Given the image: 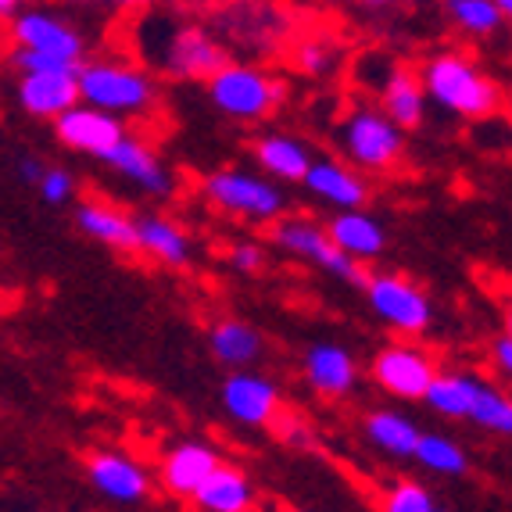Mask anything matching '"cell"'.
Masks as SVG:
<instances>
[{"mask_svg":"<svg viewBox=\"0 0 512 512\" xmlns=\"http://www.w3.org/2000/svg\"><path fill=\"white\" fill-rule=\"evenodd\" d=\"M208 351L219 366H230V373H240L262 359L265 341L248 319L222 316L208 326Z\"/></svg>","mask_w":512,"mask_h":512,"instance_id":"d4e9b609","label":"cell"},{"mask_svg":"<svg viewBox=\"0 0 512 512\" xmlns=\"http://www.w3.org/2000/svg\"><path fill=\"white\" fill-rule=\"evenodd\" d=\"M437 359L416 341H394L384 344L369 362V376L384 394L398 402H423L430 384L437 380Z\"/></svg>","mask_w":512,"mask_h":512,"instance_id":"30bf717a","label":"cell"},{"mask_svg":"<svg viewBox=\"0 0 512 512\" xmlns=\"http://www.w3.org/2000/svg\"><path fill=\"white\" fill-rule=\"evenodd\" d=\"M201 197L215 212L258 222V226H273L287 215V194L273 180L244 169H212L201 180Z\"/></svg>","mask_w":512,"mask_h":512,"instance_id":"8992f818","label":"cell"},{"mask_svg":"<svg viewBox=\"0 0 512 512\" xmlns=\"http://www.w3.org/2000/svg\"><path fill=\"white\" fill-rule=\"evenodd\" d=\"M205 94L212 108L226 119L237 122H265L287 101V83L258 65L226 61L219 72L205 83Z\"/></svg>","mask_w":512,"mask_h":512,"instance_id":"5b68a950","label":"cell"},{"mask_svg":"<svg viewBox=\"0 0 512 512\" xmlns=\"http://www.w3.org/2000/svg\"><path fill=\"white\" fill-rule=\"evenodd\" d=\"M72 222H76L79 233H86L97 244H108L115 251H137V215L122 212L111 201L86 197L72 212Z\"/></svg>","mask_w":512,"mask_h":512,"instance_id":"603a6c76","label":"cell"},{"mask_svg":"<svg viewBox=\"0 0 512 512\" xmlns=\"http://www.w3.org/2000/svg\"><path fill=\"white\" fill-rule=\"evenodd\" d=\"M423 405L441 419H470L487 434L512 437V394L477 373H437Z\"/></svg>","mask_w":512,"mask_h":512,"instance_id":"7a4b0ae2","label":"cell"},{"mask_svg":"<svg viewBox=\"0 0 512 512\" xmlns=\"http://www.w3.org/2000/svg\"><path fill=\"white\" fill-rule=\"evenodd\" d=\"M380 512H444V509L437 505V498L430 495L423 484H416V480H398L394 487H387Z\"/></svg>","mask_w":512,"mask_h":512,"instance_id":"f546056e","label":"cell"},{"mask_svg":"<svg viewBox=\"0 0 512 512\" xmlns=\"http://www.w3.org/2000/svg\"><path fill=\"white\" fill-rule=\"evenodd\" d=\"M190 502L197 512H255L258 491L248 473L222 462L219 470L197 487V495Z\"/></svg>","mask_w":512,"mask_h":512,"instance_id":"484cf974","label":"cell"},{"mask_svg":"<svg viewBox=\"0 0 512 512\" xmlns=\"http://www.w3.org/2000/svg\"><path fill=\"white\" fill-rule=\"evenodd\" d=\"M54 137L61 140V147L104 162V158L129 137V129H126V122L115 119V115H104V111H97V108L76 104V108L65 111V115L54 122Z\"/></svg>","mask_w":512,"mask_h":512,"instance_id":"5bb4252c","label":"cell"},{"mask_svg":"<svg viewBox=\"0 0 512 512\" xmlns=\"http://www.w3.org/2000/svg\"><path fill=\"white\" fill-rule=\"evenodd\" d=\"M269 240L273 248L283 251V255L298 258V262H308L330 273L333 280L341 283H355V287H366V265L351 262L348 255L333 248L330 233H326V222L312 219V215H283L269 226Z\"/></svg>","mask_w":512,"mask_h":512,"instance_id":"52a82bcc","label":"cell"},{"mask_svg":"<svg viewBox=\"0 0 512 512\" xmlns=\"http://www.w3.org/2000/svg\"><path fill=\"white\" fill-rule=\"evenodd\" d=\"M251 158H255V165L262 169L265 180H273L276 187H280V183H301L308 165L316 162L312 147L301 137H294V133H283V129H269V133L255 137Z\"/></svg>","mask_w":512,"mask_h":512,"instance_id":"d6986e66","label":"cell"},{"mask_svg":"<svg viewBox=\"0 0 512 512\" xmlns=\"http://www.w3.org/2000/svg\"><path fill=\"white\" fill-rule=\"evenodd\" d=\"M419 83L427 90V101L452 119L480 122L502 108L498 83L462 51H437L427 58L419 69Z\"/></svg>","mask_w":512,"mask_h":512,"instance_id":"6da1fadb","label":"cell"},{"mask_svg":"<svg viewBox=\"0 0 512 512\" xmlns=\"http://www.w3.org/2000/svg\"><path fill=\"white\" fill-rule=\"evenodd\" d=\"M498 11H502L505 22H512V0H498Z\"/></svg>","mask_w":512,"mask_h":512,"instance_id":"8d00e7d4","label":"cell"},{"mask_svg":"<svg viewBox=\"0 0 512 512\" xmlns=\"http://www.w3.org/2000/svg\"><path fill=\"white\" fill-rule=\"evenodd\" d=\"M491 362H495L498 373H502L505 380L512 384V337H505V333H502V337L491 344Z\"/></svg>","mask_w":512,"mask_h":512,"instance_id":"836d02e7","label":"cell"},{"mask_svg":"<svg viewBox=\"0 0 512 512\" xmlns=\"http://www.w3.org/2000/svg\"><path fill=\"white\" fill-rule=\"evenodd\" d=\"M380 111H384L387 119L394 126L402 129V133H412L427 122V90L419 83V72L405 69V65H391L387 76L380 79Z\"/></svg>","mask_w":512,"mask_h":512,"instance_id":"ffe728a7","label":"cell"},{"mask_svg":"<svg viewBox=\"0 0 512 512\" xmlns=\"http://www.w3.org/2000/svg\"><path fill=\"white\" fill-rule=\"evenodd\" d=\"M301 373H305L308 391L319 394L323 402H344L359 387V362H355V355L330 341L308 344L305 359H301Z\"/></svg>","mask_w":512,"mask_h":512,"instance_id":"9a60e30c","label":"cell"},{"mask_svg":"<svg viewBox=\"0 0 512 512\" xmlns=\"http://www.w3.org/2000/svg\"><path fill=\"white\" fill-rule=\"evenodd\" d=\"M326 233H330L333 248L348 255L351 262H376V258L387 251V230L384 222L376 219L373 212H337L326 222Z\"/></svg>","mask_w":512,"mask_h":512,"instance_id":"cb8c5ba5","label":"cell"},{"mask_svg":"<svg viewBox=\"0 0 512 512\" xmlns=\"http://www.w3.org/2000/svg\"><path fill=\"white\" fill-rule=\"evenodd\" d=\"M18 15H22V4H15V0H0V22H15Z\"/></svg>","mask_w":512,"mask_h":512,"instance_id":"d590c367","label":"cell"},{"mask_svg":"<svg viewBox=\"0 0 512 512\" xmlns=\"http://www.w3.org/2000/svg\"><path fill=\"white\" fill-rule=\"evenodd\" d=\"M412 462H419V466L427 473H434V477H462V473L470 470V459L462 452V444L448 434H437V430L419 437Z\"/></svg>","mask_w":512,"mask_h":512,"instance_id":"83f0119b","label":"cell"},{"mask_svg":"<svg viewBox=\"0 0 512 512\" xmlns=\"http://www.w3.org/2000/svg\"><path fill=\"white\" fill-rule=\"evenodd\" d=\"M43 169H47V162H40V158H33V154H26V158H18V180L22 183H40Z\"/></svg>","mask_w":512,"mask_h":512,"instance_id":"e575fe53","label":"cell"},{"mask_svg":"<svg viewBox=\"0 0 512 512\" xmlns=\"http://www.w3.org/2000/svg\"><path fill=\"white\" fill-rule=\"evenodd\" d=\"M362 434L376 452L391 455V459H412L423 430L416 427V419H409L398 409H373L362 419Z\"/></svg>","mask_w":512,"mask_h":512,"instance_id":"4316f807","label":"cell"},{"mask_svg":"<svg viewBox=\"0 0 512 512\" xmlns=\"http://www.w3.org/2000/svg\"><path fill=\"white\" fill-rule=\"evenodd\" d=\"M337 147L344 154V165L355 172H391L409 154V133L394 126L376 104H359L337 126Z\"/></svg>","mask_w":512,"mask_h":512,"instance_id":"277c9868","label":"cell"},{"mask_svg":"<svg viewBox=\"0 0 512 512\" xmlns=\"http://www.w3.org/2000/svg\"><path fill=\"white\" fill-rule=\"evenodd\" d=\"M11 40H15V51H33L47 54V58L79 69L86 54V40L69 18L54 15V11L43 8H22V15L11 22Z\"/></svg>","mask_w":512,"mask_h":512,"instance_id":"8fae6325","label":"cell"},{"mask_svg":"<svg viewBox=\"0 0 512 512\" xmlns=\"http://www.w3.org/2000/svg\"><path fill=\"white\" fill-rule=\"evenodd\" d=\"M305 190L333 212H362L369 205V180L341 158H316L305 172Z\"/></svg>","mask_w":512,"mask_h":512,"instance_id":"2e32d148","label":"cell"},{"mask_svg":"<svg viewBox=\"0 0 512 512\" xmlns=\"http://www.w3.org/2000/svg\"><path fill=\"white\" fill-rule=\"evenodd\" d=\"M76 86L79 104L115 115V119L147 115L158 104L154 76L129 61H83L76 69Z\"/></svg>","mask_w":512,"mask_h":512,"instance_id":"3957f363","label":"cell"},{"mask_svg":"<svg viewBox=\"0 0 512 512\" xmlns=\"http://www.w3.org/2000/svg\"><path fill=\"white\" fill-rule=\"evenodd\" d=\"M333 61H337V47L330 40H319V36L301 40L294 47V69L305 76H326L333 69Z\"/></svg>","mask_w":512,"mask_h":512,"instance_id":"4dcf8cb0","label":"cell"},{"mask_svg":"<svg viewBox=\"0 0 512 512\" xmlns=\"http://www.w3.org/2000/svg\"><path fill=\"white\" fill-rule=\"evenodd\" d=\"M505 337H512V301L505 305Z\"/></svg>","mask_w":512,"mask_h":512,"instance_id":"74e56055","label":"cell"},{"mask_svg":"<svg viewBox=\"0 0 512 512\" xmlns=\"http://www.w3.org/2000/svg\"><path fill=\"white\" fill-rule=\"evenodd\" d=\"M83 473H86V484L115 505H140L151 498V477L126 452H111V448L90 452L83 462Z\"/></svg>","mask_w":512,"mask_h":512,"instance_id":"4fadbf2b","label":"cell"},{"mask_svg":"<svg viewBox=\"0 0 512 512\" xmlns=\"http://www.w3.org/2000/svg\"><path fill=\"white\" fill-rule=\"evenodd\" d=\"M79 104L76 72H43V76H18V108L33 119L58 122L65 111Z\"/></svg>","mask_w":512,"mask_h":512,"instance_id":"44dd1931","label":"cell"},{"mask_svg":"<svg viewBox=\"0 0 512 512\" xmlns=\"http://www.w3.org/2000/svg\"><path fill=\"white\" fill-rule=\"evenodd\" d=\"M444 15L459 33L473 36V40H487V36H495L505 26L498 0H448Z\"/></svg>","mask_w":512,"mask_h":512,"instance_id":"f1b7e54d","label":"cell"},{"mask_svg":"<svg viewBox=\"0 0 512 512\" xmlns=\"http://www.w3.org/2000/svg\"><path fill=\"white\" fill-rule=\"evenodd\" d=\"M158 69L172 79H187V83H197V79H212L215 72L226 65V51L222 43L208 33L205 26H194V22H183V26H169L162 36V43H154V51H147Z\"/></svg>","mask_w":512,"mask_h":512,"instance_id":"9c48e42d","label":"cell"},{"mask_svg":"<svg viewBox=\"0 0 512 512\" xmlns=\"http://www.w3.org/2000/svg\"><path fill=\"white\" fill-rule=\"evenodd\" d=\"M222 466V455L215 444L208 441H180L169 455L162 459L158 480L169 495L176 498H194L197 487L205 484L215 470Z\"/></svg>","mask_w":512,"mask_h":512,"instance_id":"ac0fdd59","label":"cell"},{"mask_svg":"<svg viewBox=\"0 0 512 512\" xmlns=\"http://www.w3.org/2000/svg\"><path fill=\"white\" fill-rule=\"evenodd\" d=\"M137 251L154 258L158 265H169V269H187L194 258V240L169 215L144 212L137 215Z\"/></svg>","mask_w":512,"mask_h":512,"instance_id":"7402d4cb","label":"cell"},{"mask_svg":"<svg viewBox=\"0 0 512 512\" xmlns=\"http://www.w3.org/2000/svg\"><path fill=\"white\" fill-rule=\"evenodd\" d=\"M219 402H222V412H226L237 427L265 430L280 419L283 394H280V387H276V380H269L265 373L240 369V373H230L222 380Z\"/></svg>","mask_w":512,"mask_h":512,"instance_id":"7c38bea8","label":"cell"},{"mask_svg":"<svg viewBox=\"0 0 512 512\" xmlns=\"http://www.w3.org/2000/svg\"><path fill=\"white\" fill-rule=\"evenodd\" d=\"M366 301L387 330L402 333V337H423L430 333L437 319L434 298H430L419 283H412L402 273H369L366 276Z\"/></svg>","mask_w":512,"mask_h":512,"instance_id":"ba28073f","label":"cell"},{"mask_svg":"<svg viewBox=\"0 0 512 512\" xmlns=\"http://www.w3.org/2000/svg\"><path fill=\"white\" fill-rule=\"evenodd\" d=\"M36 190H40L47 205H69L72 197H76V176L69 169H61V165H47Z\"/></svg>","mask_w":512,"mask_h":512,"instance_id":"1f68e13d","label":"cell"},{"mask_svg":"<svg viewBox=\"0 0 512 512\" xmlns=\"http://www.w3.org/2000/svg\"><path fill=\"white\" fill-rule=\"evenodd\" d=\"M269 265V251L258 240H237L230 248V269L240 276H258Z\"/></svg>","mask_w":512,"mask_h":512,"instance_id":"d6a6232c","label":"cell"},{"mask_svg":"<svg viewBox=\"0 0 512 512\" xmlns=\"http://www.w3.org/2000/svg\"><path fill=\"white\" fill-rule=\"evenodd\" d=\"M104 165H108L111 172H119L126 183L140 187L144 194L172 197V190H176L172 169L158 158V151H154L151 144H144V140H137V137L122 140V144L104 158Z\"/></svg>","mask_w":512,"mask_h":512,"instance_id":"e0dca14e","label":"cell"}]
</instances>
